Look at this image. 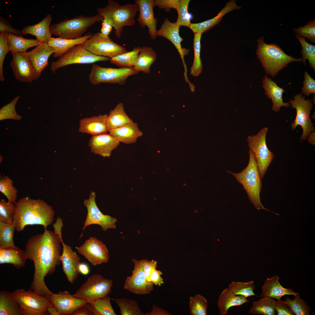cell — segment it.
<instances>
[{
	"label": "cell",
	"instance_id": "8992f818",
	"mask_svg": "<svg viewBox=\"0 0 315 315\" xmlns=\"http://www.w3.org/2000/svg\"><path fill=\"white\" fill-rule=\"evenodd\" d=\"M104 20L99 14L88 16L80 15L66 19L50 27L52 34L67 39H76L82 37L89 28Z\"/></svg>",
	"mask_w": 315,
	"mask_h": 315
},
{
	"label": "cell",
	"instance_id": "60d3db41",
	"mask_svg": "<svg viewBox=\"0 0 315 315\" xmlns=\"http://www.w3.org/2000/svg\"><path fill=\"white\" fill-rule=\"evenodd\" d=\"M202 33H194L193 47L194 58L192 65L190 69V74L194 77H197L202 72L203 66L200 57V40Z\"/></svg>",
	"mask_w": 315,
	"mask_h": 315
},
{
	"label": "cell",
	"instance_id": "d590c367",
	"mask_svg": "<svg viewBox=\"0 0 315 315\" xmlns=\"http://www.w3.org/2000/svg\"><path fill=\"white\" fill-rule=\"evenodd\" d=\"M19 305L11 293L0 291V315H21Z\"/></svg>",
	"mask_w": 315,
	"mask_h": 315
},
{
	"label": "cell",
	"instance_id": "4fadbf2b",
	"mask_svg": "<svg viewBox=\"0 0 315 315\" xmlns=\"http://www.w3.org/2000/svg\"><path fill=\"white\" fill-rule=\"evenodd\" d=\"M83 46L94 55L110 58L127 52L125 47L117 43L108 36L103 35L99 32L92 34L83 44Z\"/></svg>",
	"mask_w": 315,
	"mask_h": 315
},
{
	"label": "cell",
	"instance_id": "52a82bcc",
	"mask_svg": "<svg viewBox=\"0 0 315 315\" xmlns=\"http://www.w3.org/2000/svg\"><path fill=\"white\" fill-rule=\"evenodd\" d=\"M11 293L18 303L22 315H43L48 312L49 307L52 306L46 297L34 290L19 289Z\"/></svg>",
	"mask_w": 315,
	"mask_h": 315
},
{
	"label": "cell",
	"instance_id": "7bdbcfd3",
	"mask_svg": "<svg viewBox=\"0 0 315 315\" xmlns=\"http://www.w3.org/2000/svg\"><path fill=\"white\" fill-rule=\"evenodd\" d=\"M253 281L247 282L232 281L228 285V288L235 295H241L246 298L256 295L254 290L255 289Z\"/></svg>",
	"mask_w": 315,
	"mask_h": 315
},
{
	"label": "cell",
	"instance_id": "7402d4cb",
	"mask_svg": "<svg viewBox=\"0 0 315 315\" xmlns=\"http://www.w3.org/2000/svg\"><path fill=\"white\" fill-rule=\"evenodd\" d=\"M120 143L114 137L106 133L92 136L89 140L88 146L92 153L105 158L110 156L112 151Z\"/></svg>",
	"mask_w": 315,
	"mask_h": 315
},
{
	"label": "cell",
	"instance_id": "83f0119b",
	"mask_svg": "<svg viewBox=\"0 0 315 315\" xmlns=\"http://www.w3.org/2000/svg\"><path fill=\"white\" fill-rule=\"evenodd\" d=\"M52 17L51 14H48L38 23L26 26L22 31L24 35L29 34L34 36L41 43H48L52 36L50 30Z\"/></svg>",
	"mask_w": 315,
	"mask_h": 315
},
{
	"label": "cell",
	"instance_id": "f546056e",
	"mask_svg": "<svg viewBox=\"0 0 315 315\" xmlns=\"http://www.w3.org/2000/svg\"><path fill=\"white\" fill-rule=\"evenodd\" d=\"M27 259L24 251L18 247L0 248V264H11L17 269L24 267Z\"/></svg>",
	"mask_w": 315,
	"mask_h": 315
},
{
	"label": "cell",
	"instance_id": "e7e4bbea",
	"mask_svg": "<svg viewBox=\"0 0 315 315\" xmlns=\"http://www.w3.org/2000/svg\"><path fill=\"white\" fill-rule=\"evenodd\" d=\"M79 270L80 273L84 275H87L90 272L89 267L84 263L80 262L79 266Z\"/></svg>",
	"mask_w": 315,
	"mask_h": 315
},
{
	"label": "cell",
	"instance_id": "03108f58",
	"mask_svg": "<svg viewBox=\"0 0 315 315\" xmlns=\"http://www.w3.org/2000/svg\"><path fill=\"white\" fill-rule=\"evenodd\" d=\"M307 139V141L310 144L314 146L315 144V131L311 132L308 135Z\"/></svg>",
	"mask_w": 315,
	"mask_h": 315
},
{
	"label": "cell",
	"instance_id": "5bb4252c",
	"mask_svg": "<svg viewBox=\"0 0 315 315\" xmlns=\"http://www.w3.org/2000/svg\"><path fill=\"white\" fill-rule=\"evenodd\" d=\"M95 198V193L91 191L88 199H85L83 202V205L87 209V213L80 237L83 236V232L85 228L91 225H100L104 231L109 229H114L116 228L115 223L117 221L116 218L103 214L96 204Z\"/></svg>",
	"mask_w": 315,
	"mask_h": 315
},
{
	"label": "cell",
	"instance_id": "7c38bea8",
	"mask_svg": "<svg viewBox=\"0 0 315 315\" xmlns=\"http://www.w3.org/2000/svg\"><path fill=\"white\" fill-rule=\"evenodd\" d=\"M110 58L94 55L84 48L83 44L76 45L51 64L53 73L59 68L74 64H89L100 61H110Z\"/></svg>",
	"mask_w": 315,
	"mask_h": 315
},
{
	"label": "cell",
	"instance_id": "d4e9b609",
	"mask_svg": "<svg viewBox=\"0 0 315 315\" xmlns=\"http://www.w3.org/2000/svg\"><path fill=\"white\" fill-rule=\"evenodd\" d=\"M236 0H230L226 4L225 7L217 15L211 19L198 23H191L189 28L194 33L206 32L214 26L219 23L223 17L229 12L235 10H239L242 7L236 4Z\"/></svg>",
	"mask_w": 315,
	"mask_h": 315
},
{
	"label": "cell",
	"instance_id": "e575fe53",
	"mask_svg": "<svg viewBox=\"0 0 315 315\" xmlns=\"http://www.w3.org/2000/svg\"><path fill=\"white\" fill-rule=\"evenodd\" d=\"M156 59V53L153 48L144 46L141 47L134 67L138 72L142 71L148 74L150 72L151 65Z\"/></svg>",
	"mask_w": 315,
	"mask_h": 315
},
{
	"label": "cell",
	"instance_id": "db71d44e",
	"mask_svg": "<svg viewBox=\"0 0 315 315\" xmlns=\"http://www.w3.org/2000/svg\"><path fill=\"white\" fill-rule=\"evenodd\" d=\"M304 80L301 93L304 95L309 96L311 93L315 94V81L307 71L304 74Z\"/></svg>",
	"mask_w": 315,
	"mask_h": 315
},
{
	"label": "cell",
	"instance_id": "8d00e7d4",
	"mask_svg": "<svg viewBox=\"0 0 315 315\" xmlns=\"http://www.w3.org/2000/svg\"><path fill=\"white\" fill-rule=\"evenodd\" d=\"M109 296L89 301L85 306L93 315H116L110 302Z\"/></svg>",
	"mask_w": 315,
	"mask_h": 315
},
{
	"label": "cell",
	"instance_id": "003e7915",
	"mask_svg": "<svg viewBox=\"0 0 315 315\" xmlns=\"http://www.w3.org/2000/svg\"><path fill=\"white\" fill-rule=\"evenodd\" d=\"M47 312L51 315H60L59 313L54 307H49L47 309Z\"/></svg>",
	"mask_w": 315,
	"mask_h": 315
},
{
	"label": "cell",
	"instance_id": "94428289",
	"mask_svg": "<svg viewBox=\"0 0 315 315\" xmlns=\"http://www.w3.org/2000/svg\"><path fill=\"white\" fill-rule=\"evenodd\" d=\"M171 314L164 309L158 307L153 304L151 311L149 312L146 313L145 315H170Z\"/></svg>",
	"mask_w": 315,
	"mask_h": 315
},
{
	"label": "cell",
	"instance_id": "4316f807",
	"mask_svg": "<svg viewBox=\"0 0 315 315\" xmlns=\"http://www.w3.org/2000/svg\"><path fill=\"white\" fill-rule=\"evenodd\" d=\"M262 87L265 91V94L272 101V111L277 112L281 106L288 107L290 106L288 102H283L282 94L285 90L279 87L276 82L265 75L262 80Z\"/></svg>",
	"mask_w": 315,
	"mask_h": 315
},
{
	"label": "cell",
	"instance_id": "1f68e13d",
	"mask_svg": "<svg viewBox=\"0 0 315 315\" xmlns=\"http://www.w3.org/2000/svg\"><path fill=\"white\" fill-rule=\"evenodd\" d=\"M108 132L119 141L126 144L135 143L137 139L142 136L143 134L139 130L137 123L134 122Z\"/></svg>",
	"mask_w": 315,
	"mask_h": 315
},
{
	"label": "cell",
	"instance_id": "11a10c76",
	"mask_svg": "<svg viewBox=\"0 0 315 315\" xmlns=\"http://www.w3.org/2000/svg\"><path fill=\"white\" fill-rule=\"evenodd\" d=\"M180 0H154V6L163 9L167 11H169L172 8L177 10Z\"/></svg>",
	"mask_w": 315,
	"mask_h": 315
},
{
	"label": "cell",
	"instance_id": "680465c9",
	"mask_svg": "<svg viewBox=\"0 0 315 315\" xmlns=\"http://www.w3.org/2000/svg\"><path fill=\"white\" fill-rule=\"evenodd\" d=\"M275 309L278 315H295L289 305L281 300L276 301Z\"/></svg>",
	"mask_w": 315,
	"mask_h": 315
},
{
	"label": "cell",
	"instance_id": "f1b7e54d",
	"mask_svg": "<svg viewBox=\"0 0 315 315\" xmlns=\"http://www.w3.org/2000/svg\"><path fill=\"white\" fill-rule=\"evenodd\" d=\"M91 34V33H88L80 38L73 39L51 37L47 43L54 49L53 57L55 58H58L74 46L83 44Z\"/></svg>",
	"mask_w": 315,
	"mask_h": 315
},
{
	"label": "cell",
	"instance_id": "ba28073f",
	"mask_svg": "<svg viewBox=\"0 0 315 315\" xmlns=\"http://www.w3.org/2000/svg\"><path fill=\"white\" fill-rule=\"evenodd\" d=\"M139 72L134 67L115 68L104 67L93 64L90 70L89 79L92 84L95 85L102 83L123 85L125 83L129 77Z\"/></svg>",
	"mask_w": 315,
	"mask_h": 315
},
{
	"label": "cell",
	"instance_id": "d6a6232c",
	"mask_svg": "<svg viewBox=\"0 0 315 315\" xmlns=\"http://www.w3.org/2000/svg\"><path fill=\"white\" fill-rule=\"evenodd\" d=\"M133 122V120L125 112L123 103L120 102L109 112L106 122L108 132L125 126Z\"/></svg>",
	"mask_w": 315,
	"mask_h": 315
},
{
	"label": "cell",
	"instance_id": "3957f363",
	"mask_svg": "<svg viewBox=\"0 0 315 315\" xmlns=\"http://www.w3.org/2000/svg\"><path fill=\"white\" fill-rule=\"evenodd\" d=\"M256 54L267 75L273 77L290 63L302 62V57L295 58L286 53L277 44H267L262 36L257 40Z\"/></svg>",
	"mask_w": 315,
	"mask_h": 315
},
{
	"label": "cell",
	"instance_id": "ffe728a7",
	"mask_svg": "<svg viewBox=\"0 0 315 315\" xmlns=\"http://www.w3.org/2000/svg\"><path fill=\"white\" fill-rule=\"evenodd\" d=\"M134 3L139 7V17L137 20L139 25L142 28L147 27L148 32L151 38L155 39L158 36V20L154 16V0H135Z\"/></svg>",
	"mask_w": 315,
	"mask_h": 315
},
{
	"label": "cell",
	"instance_id": "8fae6325",
	"mask_svg": "<svg viewBox=\"0 0 315 315\" xmlns=\"http://www.w3.org/2000/svg\"><path fill=\"white\" fill-rule=\"evenodd\" d=\"M302 96L301 93L296 94L288 102L291 104L292 108H295L296 115L293 122L291 124V129L294 130L298 125L300 126L302 129V133L300 139L306 140L309 134L314 131V123L312 122L310 118L311 110L313 107V100Z\"/></svg>",
	"mask_w": 315,
	"mask_h": 315
},
{
	"label": "cell",
	"instance_id": "ac0fdd59",
	"mask_svg": "<svg viewBox=\"0 0 315 315\" xmlns=\"http://www.w3.org/2000/svg\"><path fill=\"white\" fill-rule=\"evenodd\" d=\"M179 27L180 26L176 22H172L167 18H165L160 28L158 31L157 36L167 39L175 47L180 54L184 67L185 80L190 84V82L187 76V67L184 58L185 56L188 55L189 50L182 47L181 43L183 39L179 35Z\"/></svg>",
	"mask_w": 315,
	"mask_h": 315
},
{
	"label": "cell",
	"instance_id": "91938a15",
	"mask_svg": "<svg viewBox=\"0 0 315 315\" xmlns=\"http://www.w3.org/2000/svg\"><path fill=\"white\" fill-rule=\"evenodd\" d=\"M162 274V273L160 271L156 269L155 270L150 276V281L155 285L161 286L164 283V279L161 276Z\"/></svg>",
	"mask_w": 315,
	"mask_h": 315
},
{
	"label": "cell",
	"instance_id": "30bf717a",
	"mask_svg": "<svg viewBox=\"0 0 315 315\" xmlns=\"http://www.w3.org/2000/svg\"><path fill=\"white\" fill-rule=\"evenodd\" d=\"M113 284L112 280L94 274L89 276L72 295L88 302L108 296L111 292Z\"/></svg>",
	"mask_w": 315,
	"mask_h": 315
},
{
	"label": "cell",
	"instance_id": "e0dca14e",
	"mask_svg": "<svg viewBox=\"0 0 315 315\" xmlns=\"http://www.w3.org/2000/svg\"><path fill=\"white\" fill-rule=\"evenodd\" d=\"M46 297L60 315H71L77 309L87 303L84 300L74 297L66 291L56 294L52 292Z\"/></svg>",
	"mask_w": 315,
	"mask_h": 315
},
{
	"label": "cell",
	"instance_id": "f35d334b",
	"mask_svg": "<svg viewBox=\"0 0 315 315\" xmlns=\"http://www.w3.org/2000/svg\"><path fill=\"white\" fill-rule=\"evenodd\" d=\"M141 47H134L129 52L118 55L110 59V62L120 68L134 67L136 62Z\"/></svg>",
	"mask_w": 315,
	"mask_h": 315
},
{
	"label": "cell",
	"instance_id": "f6af8a7d",
	"mask_svg": "<svg viewBox=\"0 0 315 315\" xmlns=\"http://www.w3.org/2000/svg\"><path fill=\"white\" fill-rule=\"evenodd\" d=\"M296 37L302 47L301 52L302 55V62L304 65L306 66V60H308L310 67L315 71V46L308 43L303 37L297 35Z\"/></svg>",
	"mask_w": 315,
	"mask_h": 315
},
{
	"label": "cell",
	"instance_id": "f907efd6",
	"mask_svg": "<svg viewBox=\"0 0 315 315\" xmlns=\"http://www.w3.org/2000/svg\"><path fill=\"white\" fill-rule=\"evenodd\" d=\"M293 30L297 35L305 38H307L311 42H315V19H313L306 23L305 25L297 28H294Z\"/></svg>",
	"mask_w": 315,
	"mask_h": 315
},
{
	"label": "cell",
	"instance_id": "7dc6e473",
	"mask_svg": "<svg viewBox=\"0 0 315 315\" xmlns=\"http://www.w3.org/2000/svg\"><path fill=\"white\" fill-rule=\"evenodd\" d=\"M0 191L7 198L8 201L15 204L17 197V190L13 186L12 180L7 176L0 175Z\"/></svg>",
	"mask_w": 315,
	"mask_h": 315
},
{
	"label": "cell",
	"instance_id": "7a4b0ae2",
	"mask_svg": "<svg viewBox=\"0 0 315 315\" xmlns=\"http://www.w3.org/2000/svg\"><path fill=\"white\" fill-rule=\"evenodd\" d=\"M14 204L16 210L13 222L18 232L29 225H41L46 229L53 220L55 211L52 207L42 200L24 197Z\"/></svg>",
	"mask_w": 315,
	"mask_h": 315
},
{
	"label": "cell",
	"instance_id": "6da1fadb",
	"mask_svg": "<svg viewBox=\"0 0 315 315\" xmlns=\"http://www.w3.org/2000/svg\"><path fill=\"white\" fill-rule=\"evenodd\" d=\"M52 231L44 230L27 240L24 250L27 259L34 262V271L30 289L46 297L52 293L44 281L47 274L55 272L61 263V237Z\"/></svg>",
	"mask_w": 315,
	"mask_h": 315
},
{
	"label": "cell",
	"instance_id": "cb8c5ba5",
	"mask_svg": "<svg viewBox=\"0 0 315 315\" xmlns=\"http://www.w3.org/2000/svg\"><path fill=\"white\" fill-rule=\"evenodd\" d=\"M108 115L106 114L81 119L78 132L90 134L92 136L107 133L106 122Z\"/></svg>",
	"mask_w": 315,
	"mask_h": 315
},
{
	"label": "cell",
	"instance_id": "603a6c76",
	"mask_svg": "<svg viewBox=\"0 0 315 315\" xmlns=\"http://www.w3.org/2000/svg\"><path fill=\"white\" fill-rule=\"evenodd\" d=\"M54 52L53 48L47 43H42L31 51L26 52L29 61L39 77L43 70L48 65L49 58Z\"/></svg>",
	"mask_w": 315,
	"mask_h": 315
},
{
	"label": "cell",
	"instance_id": "6f0895ef",
	"mask_svg": "<svg viewBox=\"0 0 315 315\" xmlns=\"http://www.w3.org/2000/svg\"><path fill=\"white\" fill-rule=\"evenodd\" d=\"M143 270L145 274L146 280L150 281V276L153 271L157 267V262L152 260H141Z\"/></svg>",
	"mask_w": 315,
	"mask_h": 315
},
{
	"label": "cell",
	"instance_id": "74e56055",
	"mask_svg": "<svg viewBox=\"0 0 315 315\" xmlns=\"http://www.w3.org/2000/svg\"><path fill=\"white\" fill-rule=\"evenodd\" d=\"M276 302L274 299L271 298L262 297L258 300L252 302L249 313L255 315H275Z\"/></svg>",
	"mask_w": 315,
	"mask_h": 315
},
{
	"label": "cell",
	"instance_id": "c3c4849f",
	"mask_svg": "<svg viewBox=\"0 0 315 315\" xmlns=\"http://www.w3.org/2000/svg\"><path fill=\"white\" fill-rule=\"evenodd\" d=\"M15 210V206L12 202H7L4 199H1L0 222L6 223H12Z\"/></svg>",
	"mask_w": 315,
	"mask_h": 315
},
{
	"label": "cell",
	"instance_id": "6125c7cd",
	"mask_svg": "<svg viewBox=\"0 0 315 315\" xmlns=\"http://www.w3.org/2000/svg\"><path fill=\"white\" fill-rule=\"evenodd\" d=\"M112 28V26L109 22L104 19L102 21L100 33L103 35L108 36Z\"/></svg>",
	"mask_w": 315,
	"mask_h": 315
},
{
	"label": "cell",
	"instance_id": "816d5d0a",
	"mask_svg": "<svg viewBox=\"0 0 315 315\" xmlns=\"http://www.w3.org/2000/svg\"><path fill=\"white\" fill-rule=\"evenodd\" d=\"M20 96L15 97L9 103L4 106L1 108L0 111V120L10 118L15 119H20L21 116L17 114L16 112L15 105Z\"/></svg>",
	"mask_w": 315,
	"mask_h": 315
},
{
	"label": "cell",
	"instance_id": "9f6ffc18",
	"mask_svg": "<svg viewBox=\"0 0 315 315\" xmlns=\"http://www.w3.org/2000/svg\"><path fill=\"white\" fill-rule=\"evenodd\" d=\"M4 32L12 33L18 36L24 35L22 30L12 27L10 23L2 17L0 16V32Z\"/></svg>",
	"mask_w": 315,
	"mask_h": 315
},
{
	"label": "cell",
	"instance_id": "277c9868",
	"mask_svg": "<svg viewBox=\"0 0 315 315\" xmlns=\"http://www.w3.org/2000/svg\"><path fill=\"white\" fill-rule=\"evenodd\" d=\"M108 3L106 6L97 8V11L114 28L116 37L120 38L124 27L135 24V17L139 11L138 5L134 3L121 5L113 0H108Z\"/></svg>",
	"mask_w": 315,
	"mask_h": 315
},
{
	"label": "cell",
	"instance_id": "b9f144b4",
	"mask_svg": "<svg viewBox=\"0 0 315 315\" xmlns=\"http://www.w3.org/2000/svg\"><path fill=\"white\" fill-rule=\"evenodd\" d=\"M15 230L13 222L11 223L0 222V248L15 246L13 241Z\"/></svg>",
	"mask_w": 315,
	"mask_h": 315
},
{
	"label": "cell",
	"instance_id": "4dcf8cb0",
	"mask_svg": "<svg viewBox=\"0 0 315 315\" xmlns=\"http://www.w3.org/2000/svg\"><path fill=\"white\" fill-rule=\"evenodd\" d=\"M249 301L244 296L235 295L228 288L224 289L219 295L217 305L220 314L225 315L230 307L241 305Z\"/></svg>",
	"mask_w": 315,
	"mask_h": 315
},
{
	"label": "cell",
	"instance_id": "44dd1931",
	"mask_svg": "<svg viewBox=\"0 0 315 315\" xmlns=\"http://www.w3.org/2000/svg\"><path fill=\"white\" fill-rule=\"evenodd\" d=\"M61 238L63 248L60 259L63 270L68 281L72 284L77 279L80 273L79 266L80 259L76 252L63 242L62 237Z\"/></svg>",
	"mask_w": 315,
	"mask_h": 315
},
{
	"label": "cell",
	"instance_id": "bcb514c9",
	"mask_svg": "<svg viewBox=\"0 0 315 315\" xmlns=\"http://www.w3.org/2000/svg\"><path fill=\"white\" fill-rule=\"evenodd\" d=\"M295 297L294 299L291 300L287 296L283 301L289 305L295 315H310L309 308L307 302L300 298L299 294Z\"/></svg>",
	"mask_w": 315,
	"mask_h": 315
},
{
	"label": "cell",
	"instance_id": "9c48e42d",
	"mask_svg": "<svg viewBox=\"0 0 315 315\" xmlns=\"http://www.w3.org/2000/svg\"><path fill=\"white\" fill-rule=\"evenodd\" d=\"M268 130L267 127L263 128L256 134L249 136L247 139L249 149L256 160L261 179L264 178L274 157V153L269 149L266 144Z\"/></svg>",
	"mask_w": 315,
	"mask_h": 315
},
{
	"label": "cell",
	"instance_id": "5b68a950",
	"mask_svg": "<svg viewBox=\"0 0 315 315\" xmlns=\"http://www.w3.org/2000/svg\"><path fill=\"white\" fill-rule=\"evenodd\" d=\"M249 159L247 166L239 173L227 172L234 176L243 186L250 201L258 210L265 209L269 211L262 205L260 193L262 186L261 178L256 162L251 150H249Z\"/></svg>",
	"mask_w": 315,
	"mask_h": 315
},
{
	"label": "cell",
	"instance_id": "2e32d148",
	"mask_svg": "<svg viewBox=\"0 0 315 315\" xmlns=\"http://www.w3.org/2000/svg\"><path fill=\"white\" fill-rule=\"evenodd\" d=\"M134 268L132 275L127 276L123 288L135 294H148L153 290L154 284L146 280L143 270L141 260L132 259Z\"/></svg>",
	"mask_w": 315,
	"mask_h": 315
},
{
	"label": "cell",
	"instance_id": "681fc988",
	"mask_svg": "<svg viewBox=\"0 0 315 315\" xmlns=\"http://www.w3.org/2000/svg\"><path fill=\"white\" fill-rule=\"evenodd\" d=\"M190 0H180L179 4L176 10L178 18L176 22L179 26L189 27L190 23V18L188 12V7Z\"/></svg>",
	"mask_w": 315,
	"mask_h": 315
},
{
	"label": "cell",
	"instance_id": "9a60e30c",
	"mask_svg": "<svg viewBox=\"0 0 315 315\" xmlns=\"http://www.w3.org/2000/svg\"><path fill=\"white\" fill-rule=\"evenodd\" d=\"M76 249L91 263L95 266L107 262L109 259L108 249L103 243L96 238L90 237Z\"/></svg>",
	"mask_w": 315,
	"mask_h": 315
},
{
	"label": "cell",
	"instance_id": "ab89813d",
	"mask_svg": "<svg viewBox=\"0 0 315 315\" xmlns=\"http://www.w3.org/2000/svg\"><path fill=\"white\" fill-rule=\"evenodd\" d=\"M119 307L122 315H145L135 300L125 298L111 299Z\"/></svg>",
	"mask_w": 315,
	"mask_h": 315
},
{
	"label": "cell",
	"instance_id": "d6986e66",
	"mask_svg": "<svg viewBox=\"0 0 315 315\" xmlns=\"http://www.w3.org/2000/svg\"><path fill=\"white\" fill-rule=\"evenodd\" d=\"M10 64L15 78L21 82L32 83L39 77L34 69L26 54L17 53L12 54Z\"/></svg>",
	"mask_w": 315,
	"mask_h": 315
},
{
	"label": "cell",
	"instance_id": "484cf974",
	"mask_svg": "<svg viewBox=\"0 0 315 315\" xmlns=\"http://www.w3.org/2000/svg\"><path fill=\"white\" fill-rule=\"evenodd\" d=\"M279 279L277 275L270 278L267 277L261 288L262 292L260 296L268 297L278 300L286 295H293L295 296L298 294V293L293 291L292 289L283 287L279 281Z\"/></svg>",
	"mask_w": 315,
	"mask_h": 315
},
{
	"label": "cell",
	"instance_id": "ee69618b",
	"mask_svg": "<svg viewBox=\"0 0 315 315\" xmlns=\"http://www.w3.org/2000/svg\"><path fill=\"white\" fill-rule=\"evenodd\" d=\"M189 307L191 315H206L208 301L204 296L197 294L190 297Z\"/></svg>",
	"mask_w": 315,
	"mask_h": 315
},
{
	"label": "cell",
	"instance_id": "be15d7a7",
	"mask_svg": "<svg viewBox=\"0 0 315 315\" xmlns=\"http://www.w3.org/2000/svg\"><path fill=\"white\" fill-rule=\"evenodd\" d=\"M93 315V313L88 310L85 305L80 307L73 312L71 315Z\"/></svg>",
	"mask_w": 315,
	"mask_h": 315
},
{
	"label": "cell",
	"instance_id": "836d02e7",
	"mask_svg": "<svg viewBox=\"0 0 315 315\" xmlns=\"http://www.w3.org/2000/svg\"><path fill=\"white\" fill-rule=\"evenodd\" d=\"M8 42L12 54L26 52L29 48L37 47L42 43L36 39L25 38L10 33H8Z\"/></svg>",
	"mask_w": 315,
	"mask_h": 315
},
{
	"label": "cell",
	"instance_id": "f5cc1de1",
	"mask_svg": "<svg viewBox=\"0 0 315 315\" xmlns=\"http://www.w3.org/2000/svg\"><path fill=\"white\" fill-rule=\"evenodd\" d=\"M8 33L0 32V80L4 81L5 77L3 71L4 59L7 53L10 51L8 42Z\"/></svg>",
	"mask_w": 315,
	"mask_h": 315
}]
</instances>
